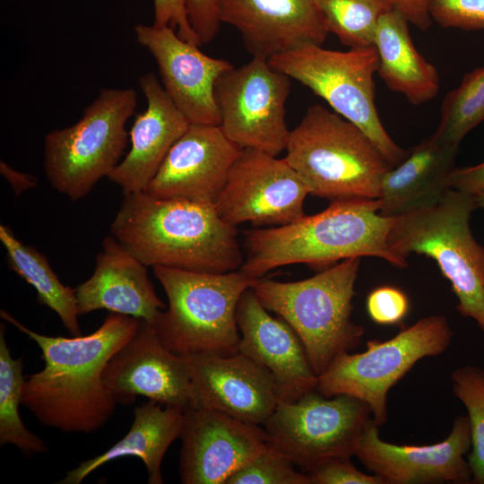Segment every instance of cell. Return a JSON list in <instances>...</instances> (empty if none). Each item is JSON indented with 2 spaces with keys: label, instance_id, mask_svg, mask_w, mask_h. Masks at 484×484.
Returning <instances> with one entry per match:
<instances>
[{
  "label": "cell",
  "instance_id": "cell-12",
  "mask_svg": "<svg viewBox=\"0 0 484 484\" xmlns=\"http://www.w3.org/2000/svg\"><path fill=\"white\" fill-rule=\"evenodd\" d=\"M290 78L269 60L251 61L228 69L218 78L214 96L226 136L241 149L272 156L286 151L290 131L286 123V101Z\"/></svg>",
  "mask_w": 484,
  "mask_h": 484
},
{
  "label": "cell",
  "instance_id": "cell-7",
  "mask_svg": "<svg viewBox=\"0 0 484 484\" xmlns=\"http://www.w3.org/2000/svg\"><path fill=\"white\" fill-rule=\"evenodd\" d=\"M286 151L309 194L331 201L377 199L391 168L358 126L319 104L310 106L290 131Z\"/></svg>",
  "mask_w": 484,
  "mask_h": 484
},
{
  "label": "cell",
  "instance_id": "cell-9",
  "mask_svg": "<svg viewBox=\"0 0 484 484\" xmlns=\"http://www.w3.org/2000/svg\"><path fill=\"white\" fill-rule=\"evenodd\" d=\"M268 60L273 68L310 89L334 112L358 126L391 168L406 157L408 151L388 134L376 107L374 75L378 56L375 46L338 51L308 44Z\"/></svg>",
  "mask_w": 484,
  "mask_h": 484
},
{
  "label": "cell",
  "instance_id": "cell-32",
  "mask_svg": "<svg viewBox=\"0 0 484 484\" xmlns=\"http://www.w3.org/2000/svg\"><path fill=\"white\" fill-rule=\"evenodd\" d=\"M294 465L286 454L266 442L262 451L225 484H313L311 476L296 471Z\"/></svg>",
  "mask_w": 484,
  "mask_h": 484
},
{
  "label": "cell",
  "instance_id": "cell-10",
  "mask_svg": "<svg viewBox=\"0 0 484 484\" xmlns=\"http://www.w3.org/2000/svg\"><path fill=\"white\" fill-rule=\"evenodd\" d=\"M453 335L445 315L423 317L387 341H368L363 352L338 356L318 376L316 390L326 397L346 394L361 400L375 423L385 425L390 389L418 361L444 353Z\"/></svg>",
  "mask_w": 484,
  "mask_h": 484
},
{
  "label": "cell",
  "instance_id": "cell-28",
  "mask_svg": "<svg viewBox=\"0 0 484 484\" xmlns=\"http://www.w3.org/2000/svg\"><path fill=\"white\" fill-rule=\"evenodd\" d=\"M22 358L13 359L5 340V325L0 326V445H13L22 453H47L45 442L23 424L19 404L25 377Z\"/></svg>",
  "mask_w": 484,
  "mask_h": 484
},
{
  "label": "cell",
  "instance_id": "cell-39",
  "mask_svg": "<svg viewBox=\"0 0 484 484\" xmlns=\"http://www.w3.org/2000/svg\"><path fill=\"white\" fill-rule=\"evenodd\" d=\"M393 9L398 11L409 23L421 30H427L432 22L428 13V0H390Z\"/></svg>",
  "mask_w": 484,
  "mask_h": 484
},
{
  "label": "cell",
  "instance_id": "cell-6",
  "mask_svg": "<svg viewBox=\"0 0 484 484\" xmlns=\"http://www.w3.org/2000/svg\"><path fill=\"white\" fill-rule=\"evenodd\" d=\"M169 306L151 324L161 342L179 357L230 356L240 341L236 310L254 279L239 269L225 273L153 266Z\"/></svg>",
  "mask_w": 484,
  "mask_h": 484
},
{
  "label": "cell",
  "instance_id": "cell-19",
  "mask_svg": "<svg viewBox=\"0 0 484 484\" xmlns=\"http://www.w3.org/2000/svg\"><path fill=\"white\" fill-rule=\"evenodd\" d=\"M183 358L188 365L198 406L260 426L274 411L279 402L274 377L251 358L240 352Z\"/></svg>",
  "mask_w": 484,
  "mask_h": 484
},
{
  "label": "cell",
  "instance_id": "cell-2",
  "mask_svg": "<svg viewBox=\"0 0 484 484\" xmlns=\"http://www.w3.org/2000/svg\"><path fill=\"white\" fill-rule=\"evenodd\" d=\"M110 234L146 266L225 273L244 263L237 227L212 203L124 194Z\"/></svg>",
  "mask_w": 484,
  "mask_h": 484
},
{
  "label": "cell",
  "instance_id": "cell-26",
  "mask_svg": "<svg viewBox=\"0 0 484 484\" xmlns=\"http://www.w3.org/2000/svg\"><path fill=\"white\" fill-rule=\"evenodd\" d=\"M408 24L398 11H388L378 22L374 46L378 56L377 73L385 85L418 106L437 95L439 75L416 49Z\"/></svg>",
  "mask_w": 484,
  "mask_h": 484
},
{
  "label": "cell",
  "instance_id": "cell-37",
  "mask_svg": "<svg viewBox=\"0 0 484 484\" xmlns=\"http://www.w3.org/2000/svg\"><path fill=\"white\" fill-rule=\"evenodd\" d=\"M217 0H186V12L191 27L202 45L213 40L220 29Z\"/></svg>",
  "mask_w": 484,
  "mask_h": 484
},
{
  "label": "cell",
  "instance_id": "cell-30",
  "mask_svg": "<svg viewBox=\"0 0 484 484\" xmlns=\"http://www.w3.org/2000/svg\"><path fill=\"white\" fill-rule=\"evenodd\" d=\"M483 121L484 65L467 73L459 86L445 95L434 134L459 146L465 135Z\"/></svg>",
  "mask_w": 484,
  "mask_h": 484
},
{
  "label": "cell",
  "instance_id": "cell-24",
  "mask_svg": "<svg viewBox=\"0 0 484 484\" xmlns=\"http://www.w3.org/2000/svg\"><path fill=\"white\" fill-rule=\"evenodd\" d=\"M458 149L433 134L408 151L383 178L379 212L396 217L437 202L448 189L445 180Z\"/></svg>",
  "mask_w": 484,
  "mask_h": 484
},
{
  "label": "cell",
  "instance_id": "cell-27",
  "mask_svg": "<svg viewBox=\"0 0 484 484\" xmlns=\"http://www.w3.org/2000/svg\"><path fill=\"white\" fill-rule=\"evenodd\" d=\"M0 241L10 269L31 285L38 301L53 310L73 336L81 335L75 289L64 285L47 257L35 247L18 239L12 229L0 225Z\"/></svg>",
  "mask_w": 484,
  "mask_h": 484
},
{
  "label": "cell",
  "instance_id": "cell-15",
  "mask_svg": "<svg viewBox=\"0 0 484 484\" xmlns=\"http://www.w3.org/2000/svg\"><path fill=\"white\" fill-rule=\"evenodd\" d=\"M179 471L184 484H225L266 445L260 425L195 406L184 411Z\"/></svg>",
  "mask_w": 484,
  "mask_h": 484
},
{
  "label": "cell",
  "instance_id": "cell-14",
  "mask_svg": "<svg viewBox=\"0 0 484 484\" xmlns=\"http://www.w3.org/2000/svg\"><path fill=\"white\" fill-rule=\"evenodd\" d=\"M102 378L117 403L142 395L183 411L198 406L186 359L170 351L145 320L139 319L134 335L107 362Z\"/></svg>",
  "mask_w": 484,
  "mask_h": 484
},
{
  "label": "cell",
  "instance_id": "cell-5",
  "mask_svg": "<svg viewBox=\"0 0 484 484\" xmlns=\"http://www.w3.org/2000/svg\"><path fill=\"white\" fill-rule=\"evenodd\" d=\"M476 208L474 194L448 188L435 203L394 217L387 243L403 260L415 253L436 261L459 314L484 332V247L470 227Z\"/></svg>",
  "mask_w": 484,
  "mask_h": 484
},
{
  "label": "cell",
  "instance_id": "cell-4",
  "mask_svg": "<svg viewBox=\"0 0 484 484\" xmlns=\"http://www.w3.org/2000/svg\"><path fill=\"white\" fill-rule=\"evenodd\" d=\"M359 257L342 260L292 282L260 278L251 287L261 304L288 323L317 376L341 354L355 350L364 327L352 320Z\"/></svg>",
  "mask_w": 484,
  "mask_h": 484
},
{
  "label": "cell",
  "instance_id": "cell-17",
  "mask_svg": "<svg viewBox=\"0 0 484 484\" xmlns=\"http://www.w3.org/2000/svg\"><path fill=\"white\" fill-rule=\"evenodd\" d=\"M134 32L137 42L155 59L164 90L189 122L220 125L215 83L233 65L205 55L171 27L138 24Z\"/></svg>",
  "mask_w": 484,
  "mask_h": 484
},
{
  "label": "cell",
  "instance_id": "cell-25",
  "mask_svg": "<svg viewBox=\"0 0 484 484\" xmlns=\"http://www.w3.org/2000/svg\"><path fill=\"white\" fill-rule=\"evenodd\" d=\"M150 400L134 409L128 433L104 453L81 462L66 472L57 484H79L103 464L123 456L140 458L147 471L149 484H162L161 463L169 445L180 435L184 411Z\"/></svg>",
  "mask_w": 484,
  "mask_h": 484
},
{
  "label": "cell",
  "instance_id": "cell-13",
  "mask_svg": "<svg viewBox=\"0 0 484 484\" xmlns=\"http://www.w3.org/2000/svg\"><path fill=\"white\" fill-rule=\"evenodd\" d=\"M309 189L283 159L243 149L214 205L226 222L238 226L286 225L305 215Z\"/></svg>",
  "mask_w": 484,
  "mask_h": 484
},
{
  "label": "cell",
  "instance_id": "cell-40",
  "mask_svg": "<svg viewBox=\"0 0 484 484\" xmlns=\"http://www.w3.org/2000/svg\"><path fill=\"white\" fill-rule=\"evenodd\" d=\"M0 172L9 182L16 195L37 186L35 177L12 168L6 162L1 160Z\"/></svg>",
  "mask_w": 484,
  "mask_h": 484
},
{
  "label": "cell",
  "instance_id": "cell-29",
  "mask_svg": "<svg viewBox=\"0 0 484 484\" xmlns=\"http://www.w3.org/2000/svg\"><path fill=\"white\" fill-rule=\"evenodd\" d=\"M324 28L350 48L374 46L380 18L393 9L390 0H316Z\"/></svg>",
  "mask_w": 484,
  "mask_h": 484
},
{
  "label": "cell",
  "instance_id": "cell-33",
  "mask_svg": "<svg viewBox=\"0 0 484 484\" xmlns=\"http://www.w3.org/2000/svg\"><path fill=\"white\" fill-rule=\"evenodd\" d=\"M428 8L442 28L484 31V0H428Z\"/></svg>",
  "mask_w": 484,
  "mask_h": 484
},
{
  "label": "cell",
  "instance_id": "cell-36",
  "mask_svg": "<svg viewBox=\"0 0 484 484\" xmlns=\"http://www.w3.org/2000/svg\"><path fill=\"white\" fill-rule=\"evenodd\" d=\"M155 27L169 26L182 39L201 46L198 36L190 25L186 0H153Z\"/></svg>",
  "mask_w": 484,
  "mask_h": 484
},
{
  "label": "cell",
  "instance_id": "cell-22",
  "mask_svg": "<svg viewBox=\"0 0 484 484\" xmlns=\"http://www.w3.org/2000/svg\"><path fill=\"white\" fill-rule=\"evenodd\" d=\"M138 82L147 106L130 129L129 151L108 176L124 194L145 190L169 150L191 124L153 73L143 74Z\"/></svg>",
  "mask_w": 484,
  "mask_h": 484
},
{
  "label": "cell",
  "instance_id": "cell-20",
  "mask_svg": "<svg viewBox=\"0 0 484 484\" xmlns=\"http://www.w3.org/2000/svg\"><path fill=\"white\" fill-rule=\"evenodd\" d=\"M236 318L238 352L272 374L279 402H293L316 389L318 376L299 337L282 318L270 315L251 288L242 293Z\"/></svg>",
  "mask_w": 484,
  "mask_h": 484
},
{
  "label": "cell",
  "instance_id": "cell-31",
  "mask_svg": "<svg viewBox=\"0 0 484 484\" xmlns=\"http://www.w3.org/2000/svg\"><path fill=\"white\" fill-rule=\"evenodd\" d=\"M454 394L468 412L471 427V451L468 462L471 471V483L484 484V369L466 365L451 373Z\"/></svg>",
  "mask_w": 484,
  "mask_h": 484
},
{
  "label": "cell",
  "instance_id": "cell-38",
  "mask_svg": "<svg viewBox=\"0 0 484 484\" xmlns=\"http://www.w3.org/2000/svg\"><path fill=\"white\" fill-rule=\"evenodd\" d=\"M448 188L478 194H484V161L471 167L454 169L446 177Z\"/></svg>",
  "mask_w": 484,
  "mask_h": 484
},
{
  "label": "cell",
  "instance_id": "cell-21",
  "mask_svg": "<svg viewBox=\"0 0 484 484\" xmlns=\"http://www.w3.org/2000/svg\"><path fill=\"white\" fill-rule=\"evenodd\" d=\"M220 22L235 28L253 56L271 58L328 35L316 0H217Z\"/></svg>",
  "mask_w": 484,
  "mask_h": 484
},
{
  "label": "cell",
  "instance_id": "cell-16",
  "mask_svg": "<svg viewBox=\"0 0 484 484\" xmlns=\"http://www.w3.org/2000/svg\"><path fill=\"white\" fill-rule=\"evenodd\" d=\"M378 427L372 419L368 421L355 455L385 484L471 482V471L464 459L471 447L468 416L456 417L446 438L428 445L385 442Z\"/></svg>",
  "mask_w": 484,
  "mask_h": 484
},
{
  "label": "cell",
  "instance_id": "cell-3",
  "mask_svg": "<svg viewBox=\"0 0 484 484\" xmlns=\"http://www.w3.org/2000/svg\"><path fill=\"white\" fill-rule=\"evenodd\" d=\"M378 199L342 198L324 211L275 228L244 231L246 256L240 271L260 279L280 266L307 264L326 266L339 260L372 256L405 268L407 260L394 255L387 238L394 217L379 212Z\"/></svg>",
  "mask_w": 484,
  "mask_h": 484
},
{
  "label": "cell",
  "instance_id": "cell-1",
  "mask_svg": "<svg viewBox=\"0 0 484 484\" xmlns=\"http://www.w3.org/2000/svg\"><path fill=\"white\" fill-rule=\"evenodd\" d=\"M1 318L39 347L44 368L24 379L22 404L44 426L66 433H91L112 417L117 399L102 378L110 358L134 335L139 319L109 313L86 336L38 333L4 310Z\"/></svg>",
  "mask_w": 484,
  "mask_h": 484
},
{
  "label": "cell",
  "instance_id": "cell-35",
  "mask_svg": "<svg viewBox=\"0 0 484 484\" xmlns=\"http://www.w3.org/2000/svg\"><path fill=\"white\" fill-rule=\"evenodd\" d=\"M350 459L334 458L319 464L308 473L313 484H385L380 477L358 470Z\"/></svg>",
  "mask_w": 484,
  "mask_h": 484
},
{
  "label": "cell",
  "instance_id": "cell-23",
  "mask_svg": "<svg viewBox=\"0 0 484 484\" xmlns=\"http://www.w3.org/2000/svg\"><path fill=\"white\" fill-rule=\"evenodd\" d=\"M95 260L91 276L75 288L80 315L107 309L152 324L166 308L147 266L112 235L105 237Z\"/></svg>",
  "mask_w": 484,
  "mask_h": 484
},
{
  "label": "cell",
  "instance_id": "cell-11",
  "mask_svg": "<svg viewBox=\"0 0 484 484\" xmlns=\"http://www.w3.org/2000/svg\"><path fill=\"white\" fill-rule=\"evenodd\" d=\"M371 419L361 400L315 389L293 402H279L263 428L267 443L310 473L325 461L355 455Z\"/></svg>",
  "mask_w": 484,
  "mask_h": 484
},
{
  "label": "cell",
  "instance_id": "cell-8",
  "mask_svg": "<svg viewBox=\"0 0 484 484\" xmlns=\"http://www.w3.org/2000/svg\"><path fill=\"white\" fill-rule=\"evenodd\" d=\"M136 106L134 89L103 88L75 124L49 132L44 141V169L51 186L77 201L108 177L127 146L125 124Z\"/></svg>",
  "mask_w": 484,
  "mask_h": 484
},
{
  "label": "cell",
  "instance_id": "cell-34",
  "mask_svg": "<svg viewBox=\"0 0 484 484\" xmlns=\"http://www.w3.org/2000/svg\"><path fill=\"white\" fill-rule=\"evenodd\" d=\"M367 311L376 324L392 325L401 323L410 309L407 295L393 286L374 289L367 298Z\"/></svg>",
  "mask_w": 484,
  "mask_h": 484
},
{
  "label": "cell",
  "instance_id": "cell-18",
  "mask_svg": "<svg viewBox=\"0 0 484 484\" xmlns=\"http://www.w3.org/2000/svg\"><path fill=\"white\" fill-rule=\"evenodd\" d=\"M242 151L220 125L190 124L144 192L157 198L214 203Z\"/></svg>",
  "mask_w": 484,
  "mask_h": 484
}]
</instances>
